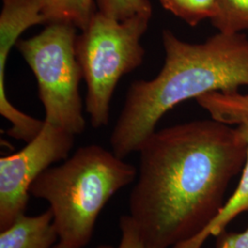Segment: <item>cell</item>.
Instances as JSON below:
<instances>
[{"label":"cell","instance_id":"2","mask_svg":"<svg viewBox=\"0 0 248 248\" xmlns=\"http://www.w3.org/2000/svg\"><path fill=\"white\" fill-rule=\"evenodd\" d=\"M165 63L154 79L134 81L110 135L122 159L139 152L169 109L211 92L236 93L248 86V39L219 32L203 44H189L164 30Z\"/></svg>","mask_w":248,"mask_h":248},{"label":"cell","instance_id":"6","mask_svg":"<svg viewBox=\"0 0 248 248\" xmlns=\"http://www.w3.org/2000/svg\"><path fill=\"white\" fill-rule=\"evenodd\" d=\"M74 134L45 121L35 138L15 154L0 159V231L25 213L30 187L53 164L67 159Z\"/></svg>","mask_w":248,"mask_h":248},{"label":"cell","instance_id":"16","mask_svg":"<svg viewBox=\"0 0 248 248\" xmlns=\"http://www.w3.org/2000/svg\"><path fill=\"white\" fill-rule=\"evenodd\" d=\"M216 248H248V227L240 232H223L219 235Z\"/></svg>","mask_w":248,"mask_h":248},{"label":"cell","instance_id":"1","mask_svg":"<svg viewBox=\"0 0 248 248\" xmlns=\"http://www.w3.org/2000/svg\"><path fill=\"white\" fill-rule=\"evenodd\" d=\"M139 153L129 215L144 248H173L220 213L231 180L244 168L248 142L238 126L212 119L155 131Z\"/></svg>","mask_w":248,"mask_h":248},{"label":"cell","instance_id":"4","mask_svg":"<svg viewBox=\"0 0 248 248\" xmlns=\"http://www.w3.org/2000/svg\"><path fill=\"white\" fill-rule=\"evenodd\" d=\"M153 11L117 20L97 11L76 41V54L88 86L86 110L98 129L109 122V104L124 76L138 68L145 51L141 38Z\"/></svg>","mask_w":248,"mask_h":248},{"label":"cell","instance_id":"11","mask_svg":"<svg viewBox=\"0 0 248 248\" xmlns=\"http://www.w3.org/2000/svg\"><path fill=\"white\" fill-rule=\"evenodd\" d=\"M45 24L68 22L84 30L98 11L95 0H42Z\"/></svg>","mask_w":248,"mask_h":248},{"label":"cell","instance_id":"8","mask_svg":"<svg viewBox=\"0 0 248 248\" xmlns=\"http://www.w3.org/2000/svg\"><path fill=\"white\" fill-rule=\"evenodd\" d=\"M58 242L50 208L35 216L24 213L0 232V248H52Z\"/></svg>","mask_w":248,"mask_h":248},{"label":"cell","instance_id":"13","mask_svg":"<svg viewBox=\"0 0 248 248\" xmlns=\"http://www.w3.org/2000/svg\"><path fill=\"white\" fill-rule=\"evenodd\" d=\"M161 5L189 26L195 27L206 18L212 19L218 0H159Z\"/></svg>","mask_w":248,"mask_h":248},{"label":"cell","instance_id":"10","mask_svg":"<svg viewBox=\"0 0 248 248\" xmlns=\"http://www.w3.org/2000/svg\"><path fill=\"white\" fill-rule=\"evenodd\" d=\"M199 105L207 110L213 120L228 125L248 122V94L211 92L196 98Z\"/></svg>","mask_w":248,"mask_h":248},{"label":"cell","instance_id":"9","mask_svg":"<svg viewBox=\"0 0 248 248\" xmlns=\"http://www.w3.org/2000/svg\"><path fill=\"white\" fill-rule=\"evenodd\" d=\"M248 142V155L239 183L233 193L226 200L222 210L202 232L192 239L179 244L173 248H202L204 243L211 236H219L227 225L241 213L248 212V122L238 125Z\"/></svg>","mask_w":248,"mask_h":248},{"label":"cell","instance_id":"7","mask_svg":"<svg viewBox=\"0 0 248 248\" xmlns=\"http://www.w3.org/2000/svg\"><path fill=\"white\" fill-rule=\"evenodd\" d=\"M42 0H3L0 15V113L11 124L9 136L28 143L44 128L45 121L27 115L9 101L5 71L11 47L31 27L45 24Z\"/></svg>","mask_w":248,"mask_h":248},{"label":"cell","instance_id":"12","mask_svg":"<svg viewBox=\"0 0 248 248\" xmlns=\"http://www.w3.org/2000/svg\"><path fill=\"white\" fill-rule=\"evenodd\" d=\"M211 21L223 33H241L248 30V0H218Z\"/></svg>","mask_w":248,"mask_h":248},{"label":"cell","instance_id":"3","mask_svg":"<svg viewBox=\"0 0 248 248\" xmlns=\"http://www.w3.org/2000/svg\"><path fill=\"white\" fill-rule=\"evenodd\" d=\"M138 171L98 144L82 146L62 164L44 171L30 195L50 204L59 241L75 248L93 236L99 213L112 196L130 185Z\"/></svg>","mask_w":248,"mask_h":248},{"label":"cell","instance_id":"14","mask_svg":"<svg viewBox=\"0 0 248 248\" xmlns=\"http://www.w3.org/2000/svg\"><path fill=\"white\" fill-rule=\"evenodd\" d=\"M99 12L117 20H125L137 14L153 11L149 0H95Z\"/></svg>","mask_w":248,"mask_h":248},{"label":"cell","instance_id":"15","mask_svg":"<svg viewBox=\"0 0 248 248\" xmlns=\"http://www.w3.org/2000/svg\"><path fill=\"white\" fill-rule=\"evenodd\" d=\"M120 230L121 239L118 247L113 248L109 245H102L97 248H144L140 232L129 214L121 217Z\"/></svg>","mask_w":248,"mask_h":248},{"label":"cell","instance_id":"5","mask_svg":"<svg viewBox=\"0 0 248 248\" xmlns=\"http://www.w3.org/2000/svg\"><path fill=\"white\" fill-rule=\"evenodd\" d=\"M77 29L68 22L49 23L39 34L18 39L15 45L35 75L45 122L74 135L86 128L79 92L83 73L76 54Z\"/></svg>","mask_w":248,"mask_h":248},{"label":"cell","instance_id":"17","mask_svg":"<svg viewBox=\"0 0 248 248\" xmlns=\"http://www.w3.org/2000/svg\"><path fill=\"white\" fill-rule=\"evenodd\" d=\"M52 248H73V247H70V246H68V245H66V244H64V243H62V242H58L57 244H55L54 246H53Z\"/></svg>","mask_w":248,"mask_h":248}]
</instances>
